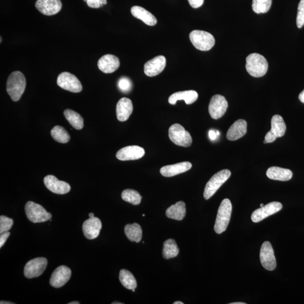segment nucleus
Segmentation results:
<instances>
[{"label":"nucleus","instance_id":"1","mask_svg":"<svg viewBox=\"0 0 304 304\" xmlns=\"http://www.w3.org/2000/svg\"><path fill=\"white\" fill-rule=\"evenodd\" d=\"M26 80L20 71L13 72L8 77L6 83V91L14 102L19 101L26 89Z\"/></svg>","mask_w":304,"mask_h":304},{"label":"nucleus","instance_id":"2","mask_svg":"<svg viewBox=\"0 0 304 304\" xmlns=\"http://www.w3.org/2000/svg\"><path fill=\"white\" fill-rule=\"evenodd\" d=\"M246 69L252 77H261L267 72L268 63L263 55L253 53L246 58Z\"/></svg>","mask_w":304,"mask_h":304},{"label":"nucleus","instance_id":"3","mask_svg":"<svg viewBox=\"0 0 304 304\" xmlns=\"http://www.w3.org/2000/svg\"><path fill=\"white\" fill-rule=\"evenodd\" d=\"M232 212V205L229 199H224L221 202L217 214L214 230L217 234H221L226 231L230 223Z\"/></svg>","mask_w":304,"mask_h":304},{"label":"nucleus","instance_id":"4","mask_svg":"<svg viewBox=\"0 0 304 304\" xmlns=\"http://www.w3.org/2000/svg\"><path fill=\"white\" fill-rule=\"evenodd\" d=\"M189 38L197 49L203 52L210 51L215 44L213 36L206 31H193L189 35Z\"/></svg>","mask_w":304,"mask_h":304},{"label":"nucleus","instance_id":"5","mask_svg":"<svg viewBox=\"0 0 304 304\" xmlns=\"http://www.w3.org/2000/svg\"><path fill=\"white\" fill-rule=\"evenodd\" d=\"M231 175V171L227 169L221 170L215 174L206 185L203 193L204 198L209 199L212 197L221 186L230 178Z\"/></svg>","mask_w":304,"mask_h":304},{"label":"nucleus","instance_id":"6","mask_svg":"<svg viewBox=\"0 0 304 304\" xmlns=\"http://www.w3.org/2000/svg\"><path fill=\"white\" fill-rule=\"evenodd\" d=\"M25 212L28 220L34 223L45 222L52 217V214L46 212L44 207L32 201L26 203Z\"/></svg>","mask_w":304,"mask_h":304},{"label":"nucleus","instance_id":"7","mask_svg":"<svg viewBox=\"0 0 304 304\" xmlns=\"http://www.w3.org/2000/svg\"><path fill=\"white\" fill-rule=\"evenodd\" d=\"M169 136L171 142L177 145L188 147L192 144L191 134L179 124L171 125L169 130Z\"/></svg>","mask_w":304,"mask_h":304},{"label":"nucleus","instance_id":"8","mask_svg":"<svg viewBox=\"0 0 304 304\" xmlns=\"http://www.w3.org/2000/svg\"><path fill=\"white\" fill-rule=\"evenodd\" d=\"M57 84L64 90L72 92L77 93L82 90V86L79 80L74 75L67 72L59 75Z\"/></svg>","mask_w":304,"mask_h":304},{"label":"nucleus","instance_id":"9","mask_svg":"<svg viewBox=\"0 0 304 304\" xmlns=\"http://www.w3.org/2000/svg\"><path fill=\"white\" fill-rule=\"evenodd\" d=\"M48 265V260L44 257H38L28 262L24 267L25 277L31 279L36 278L44 272Z\"/></svg>","mask_w":304,"mask_h":304},{"label":"nucleus","instance_id":"10","mask_svg":"<svg viewBox=\"0 0 304 304\" xmlns=\"http://www.w3.org/2000/svg\"><path fill=\"white\" fill-rule=\"evenodd\" d=\"M260 259L265 269L272 271L276 268L277 263L274 250L269 242H265L262 245L260 249Z\"/></svg>","mask_w":304,"mask_h":304},{"label":"nucleus","instance_id":"11","mask_svg":"<svg viewBox=\"0 0 304 304\" xmlns=\"http://www.w3.org/2000/svg\"><path fill=\"white\" fill-rule=\"evenodd\" d=\"M228 104L223 96L215 95L211 99L209 111L213 119L217 120L224 116L228 108Z\"/></svg>","mask_w":304,"mask_h":304},{"label":"nucleus","instance_id":"12","mask_svg":"<svg viewBox=\"0 0 304 304\" xmlns=\"http://www.w3.org/2000/svg\"><path fill=\"white\" fill-rule=\"evenodd\" d=\"M282 209V205L280 202H270L255 210L252 214L251 220L254 223H259L268 216L280 212Z\"/></svg>","mask_w":304,"mask_h":304},{"label":"nucleus","instance_id":"13","mask_svg":"<svg viewBox=\"0 0 304 304\" xmlns=\"http://www.w3.org/2000/svg\"><path fill=\"white\" fill-rule=\"evenodd\" d=\"M35 6L44 15L51 16L60 12L62 3L60 0H37Z\"/></svg>","mask_w":304,"mask_h":304},{"label":"nucleus","instance_id":"14","mask_svg":"<svg viewBox=\"0 0 304 304\" xmlns=\"http://www.w3.org/2000/svg\"><path fill=\"white\" fill-rule=\"evenodd\" d=\"M71 270L66 266L56 268L52 274L50 284L54 288H60L65 285L71 277Z\"/></svg>","mask_w":304,"mask_h":304},{"label":"nucleus","instance_id":"15","mask_svg":"<svg viewBox=\"0 0 304 304\" xmlns=\"http://www.w3.org/2000/svg\"><path fill=\"white\" fill-rule=\"evenodd\" d=\"M46 187L50 191L57 195L67 194L71 191L69 184L65 181H60L53 175H48L44 179Z\"/></svg>","mask_w":304,"mask_h":304},{"label":"nucleus","instance_id":"16","mask_svg":"<svg viewBox=\"0 0 304 304\" xmlns=\"http://www.w3.org/2000/svg\"><path fill=\"white\" fill-rule=\"evenodd\" d=\"M166 65L165 57L162 55L156 56L145 64L144 73L148 77L157 76L161 73Z\"/></svg>","mask_w":304,"mask_h":304},{"label":"nucleus","instance_id":"17","mask_svg":"<svg viewBox=\"0 0 304 304\" xmlns=\"http://www.w3.org/2000/svg\"><path fill=\"white\" fill-rule=\"evenodd\" d=\"M145 155L144 149L137 145L127 146L118 151L116 157L120 161L137 160Z\"/></svg>","mask_w":304,"mask_h":304},{"label":"nucleus","instance_id":"18","mask_svg":"<svg viewBox=\"0 0 304 304\" xmlns=\"http://www.w3.org/2000/svg\"><path fill=\"white\" fill-rule=\"evenodd\" d=\"M102 228V222L99 218L90 217L82 225V231L86 238L94 239L98 237Z\"/></svg>","mask_w":304,"mask_h":304},{"label":"nucleus","instance_id":"19","mask_svg":"<svg viewBox=\"0 0 304 304\" xmlns=\"http://www.w3.org/2000/svg\"><path fill=\"white\" fill-rule=\"evenodd\" d=\"M120 62L115 55L107 54L102 56L98 62L99 69L105 73H112L119 69Z\"/></svg>","mask_w":304,"mask_h":304},{"label":"nucleus","instance_id":"20","mask_svg":"<svg viewBox=\"0 0 304 304\" xmlns=\"http://www.w3.org/2000/svg\"><path fill=\"white\" fill-rule=\"evenodd\" d=\"M133 111V105L130 99L121 98L118 102L116 106V114L118 120L124 122L127 121Z\"/></svg>","mask_w":304,"mask_h":304},{"label":"nucleus","instance_id":"21","mask_svg":"<svg viewBox=\"0 0 304 304\" xmlns=\"http://www.w3.org/2000/svg\"><path fill=\"white\" fill-rule=\"evenodd\" d=\"M192 163L189 162H183L177 164L163 166L161 169L160 173L162 176L172 177L186 172L191 169Z\"/></svg>","mask_w":304,"mask_h":304},{"label":"nucleus","instance_id":"22","mask_svg":"<svg viewBox=\"0 0 304 304\" xmlns=\"http://www.w3.org/2000/svg\"><path fill=\"white\" fill-rule=\"evenodd\" d=\"M246 121L244 120H238L232 125L227 134V138L229 141H235L241 138L247 132Z\"/></svg>","mask_w":304,"mask_h":304},{"label":"nucleus","instance_id":"23","mask_svg":"<svg viewBox=\"0 0 304 304\" xmlns=\"http://www.w3.org/2000/svg\"><path fill=\"white\" fill-rule=\"evenodd\" d=\"M132 15L140 19L149 26H154L157 23L156 18L151 13L142 7L134 6L131 9Z\"/></svg>","mask_w":304,"mask_h":304},{"label":"nucleus","instance_id":"24","mask_svg":"<svg viewBox=\"0 0 304 304\" xmlns=\"http://www.w3.org/2000/svg\"><path fill=\"white\" fill-rule=\"evenodd\" d=\"M198 97V93L195 90L179 91L174 93L169 98L170 105H175L178 101L184 100L187 105H192Z\"/></svg>","mask_w":304,"mask_h":304},{"label":"nucleus","instance_id":"25","mask_svg":"<svg viewBox=\"0 0 304 304\" xmlns=\"http://www.w3.org/2000/svg\"><path fill=\"white\" fill-rule=\"evenodd\" d=\"M292 172L290 170L274 166L268 169L267 176L270 179L279 181H288L292 177Z\"/></svg>","mask_w":304,"mask_h":304},{"label":"nucleus","instance_id":"26","mask_svg":"<svg viewBox=\"0 0 304 304\" xmlns=\"http://www.w3.org/2000/svg\"><path fill=\"white\" fill-rule=\"evenodd\" d=\"M186 214L185 203L182 201H179L171 205L166 210V215L170 219L178 221L184 219Z\"/></svg>","mask_w":304,"mask_h":304},{"label":"nucleus","instance_id":"27","mask_svg":"<svg viewBox=\"0 0 304 304\" xmlns=\"http://www.w3.org/2000/svg\"><path fill=\"white\" fill-rule=\"evenodd\" d=\"M286 130L285 121L280 115H274L271 121V130L269 131L275 138L284 137Z\"/></svg>","mask_w":304,"mask_h":304},{"label":"nucleus","instance_id":"28","mask_svg":"<svg viewBox=\"0 0 304 304\" xmlns=\"http://www.w3.org/2000/svg\"><path fill=\"white\" fill-rule=\"evenodd\" d=\"M125 233L131 242L139 243L142 240L143 232L140 225L137 223L127 224L125 227Z\"/></svg>","mask_w":304,"mask_h":304},{"label":"nucleus","instance_id":"29","mask_svg":"<svg viewBox=\"0 0 304 304\" xmlns=\"http://www.w3.org/2000/svg\"><path fill=\"white\" fill-rule=\"evenodd\" d=\"M64 115L69 123L75 129L81 130L84 127V119L80 114L71 109H66L64 112Z\"/></svg>","mask_w":304,"mask_h":304},{"label":"nucleus","instance_id":"30","mask_svg":"<svg viewBox=\"0 0 304 304\" xmlns=\"http://www.w3.org/2000/svg\"><path fill=\"white\" fill-rule=\"evenodd\" d=\"M179 253V249L174 239H169L164 242L162 251L164 259L174 258L178 256Z\"/></svg>","mask_w":304,"mask_h":304},{"label":"nucleus","instance_id":"31","mask_svg":"<svg viewBox=\"0 0 304 304\" xmlns=\"http://www.w3.org/2000/svg\"><path fill=\"white\" fill-rule=\"evenodd\" d=\"M120 281L124 287L128 289H135L137 287V282L130 271L126 269H122L120 272Z\"/></svg>","mask_w":304,"mask_h":304},{"label":"nucleus","instance_id":"32","mask_svg":"<svg viewBox=\"0 0 304 304\" xmlns=\"http://www.w3.org/2000/svg\"><path fill=\"white\" fill-rule=\"evenodd\" d=\"M51 135L54 139L60 143H67L70 141V135L62 126H56L51 131Z\"/></svg>","mask_w":304,"mask_h":304},{"label":"nucleus","instance_id":"33","mask_svg":"<svg viewBox=\"0 0 304 304\" xmlns=\"http://www.w3.org/2000/svg\"><path fill=\"white\" fill-rule=\"evenodd\" d=\"M121 197L124 201L130 203L134 205H138L141 203L142 197L139 192L133 189H126L122 193Z\"/></svg>","mask_w":304,"mask_h":304},{"label":"nucleus","instance_id":"34","mask_svg":"<svg viewBox=\"0 0 304 304\" xmlns=\"http://www.w3.org/2000/svg\"><path fill=\"white\" fill-rule=\"evenodd\" d=\"M272 0H252V9L256 14L266 13L270 9Z\"/></svg>","mask_w":304,"mask_h":304},{"label":"nucleus","instance_id":"35","mask_svg":"<svg viewBox=\"0 0 304 304\" xmlns=\"http://www.w3.org/2000/svg\"><path fill=\"white\" fill-rule=\"evenodd\" d=\"M13 220L5 216H0V233L9 232L13 225Z\"/></svg>","mask_w":304,"mask_h":304},{"label":"nucleus","instance_id":"36","mask_svg":"<svg viewBox=\"0 0 304 304\" xmlns=\"http://www.w3.org/2000/svg\"><path fill=\"white\" fill-rule=\"evenodd\" d=\"M296 24L298 28H301L304 25V0L299 2L298 14H297Z\"/></svg>","mask_w":304,"mask_h":304},{"label":"nucleus","instance_id":"37","mask_svg":"<svg viewBox=\"0 0 304 304\" xmlns=\"http://www.w3.org/2000/svg\"><path fill=\"white\" fill-rule=\"evenodd\" d=\"M118 86L121 91L128 92L132 88V82L129 78L124 77L120 78Z\"/></svg>","mask_w":304,"mask_h":304},{"label":"nucleus","instance_id":"38","mask_svg":"<svg viewBox=\"0 0 304 304\" xmlns=\"http://www.w3.org/2000/svg\"><path fill=\"white\" fill-rule=\"evenodd\" d=\"M87 2L89 7L91 8L97 9L106 5L107 0H84Z\"/></svg>","mask_w":304,"mask_h":304},{"label":"nucleus","instance_id":"39","mask_svg":"<svg viewBox=\"0 0 304 304\" xmlns=\"http://www.w3.org/2000/svg\"><path fill=\"white\" fill-rule=\"evenodd\" d=\"M189 4L193 8H198L201 7L204 2V0H188Z\"/></svg>","mask_w":304,"mask_h":304},{"label":"nucleus","instance_id":"40","mask_svg":"<svg viewBox=\"0 0 304 304\" xmlns=\"http://www.w3.org/2000/svg\"><path fill=\"white\" fill-rule=\"evenodd\" d=\"M10 234V233L9 232L1 234V236H0V248H1L3 245L5 244V243L6 242L7 239H8L9 237Z\"/></svg>","mask_w":304,"mask_h":304},{"label":"nucleus","instance_id":"41","mask_svg":"<svg viewBox=\"0 0 304 304\" xmlns=\"http://www.w3.org/2000/svg\"><path fill=\"white\" fill-rule=\"evenodd\" d=\"M209 137L211 139V140H215V139H216V137H217V135L216 134V131H215L214 130H210L209 131Z\"/></svg>","mask_w":304,"mask_h":304},{"label":"nucleus","instance_id":"42","mask_svg":"<svg viewBox=\"0 0 304 304\" xmlns=\"http://www.w3.org/2000/svg\"><path fill=\"white\" fill-rule=\"evenodd\" d=\"M299 98L300 101L304 103V90L301 93H300L299 96Z\"/></svg>","mask_w":304,"mask_h":304},{"label":"nucleus","instance_id":"43","mask_svg":"<svg viewBox=\"0 0 304 304\" xmlns=\"http://www.w3.org/2000/svg\"><path fill=\"white\" fill-rule=\"evenodd\" d=\"M0 304H14L13 303H11V302H3V301H1V303H0Z\"/></svg>","mask_w":304,"mask_h":304},{"label":"nucleus","instance_id":"44","mask_svg":"<svg viewBox=\"0 0 304 304\" xmlns=\"http://www.w3.org/2000/svg\"><path fill=\"white\" fill-rule=\"evenodd\" d=\"M69 304H80V303L78 302H73L69 303Z\"/></svg>","mask_w":304,"mask_h":304},{"label":"nucleus","instance_id":"45","mask_svg":"<svg viewBox=\"0 0 304 304\" xmlns=\"http://www.w3.org/2000/svg\"><path fill=\"white\" fill-rule=\"evenodd\" d=\"M174 304H184V303L181 302H176L174 303Z\"/></svg>","mask_w":304,"mask_h":304},{"label":"nucleus","instance_id":"46","mask_svg":"<svg viewBox=\"0 0 304 304\" xmlns=\"http://www.w3.org/2000/svg\"><path fill=\"white\" fill-rule=\"evenodd\" d=\"M89 216H90V217H94V214L93 213H90L89 214Z\"/></svg>","mask_w":304,"mask_h":304},{"label":"nucleus","instance_id":"47","mask_svg":"<svg viewBox=\"0 0 304 304\" xmlns=\"http://www.w3.org/2000/svg\"><path fill=\"white\" fill-rule=\"evenodd\" d=\"M231 304H246V303H231Z\"/></svg>","mask_w":304,"mask_h":304},{"label":"nucleus","instance_id":"48","mask_svg":"<svg viewBox=\"0 0 304 304\" xmlns=\"http://www.w3.org/2000/svg\"><path fill=\"white\" fill-rule=\"evenodd\" d=\"M216 134L217 136H219L220 135V132H219V131H216Z\"/></svg>","mask_w":304,"mask_h":304},{"label":"nucleus","instance_id":"49","mask_svg":"<svg viewBox=\"0 0 304 304\" xmlns=\"http://www.w3.org/2000/svg\"><path fill=\"white\" fill-rule=\"evenodd\" d=\"M112 304H123V303H121L114 302V303H112Z\"/></svg>","mask_w":304,"mask_h":304},{"label":"nucleus","instance_id":"50","mask_svg":"<svg viewBox=\"0 0 304 304\" xmlns=\"http://www.w3.org/2000/svg\"><path fill=\"white\" fill-rule=\"evenodd\" d=\"M264 206V204H263V203L260 204V207H263V206Z\"/></svg>","mask_w":304,"mask_h":304},{"label":"nucleus","instance_id":"51","mask_svg":"<svg viewBox=\"0 0 304 304\" xmlns=\"http://www.w3.org/2000/svg\"><path fill=\"white\" fill-rule=\"evenodd\" d=\"M132 292H135V289H132Z\"/></svg>","mask_w":304,"mask_h":304},{"label":"nucleus","instance_id":"52","mask_svg":"<svg viewBox=\"0 0 304 304\" xmlns=\"http://www.w3.org/2000/svg\"><path fill=\"white\" fill-rule=\"evenodd\" d=\"M1 39H0V40H1V43L2 42V37H1V38H0Z\"/></svg>","mask_w":304,"mask_h":304}]
</instances>
